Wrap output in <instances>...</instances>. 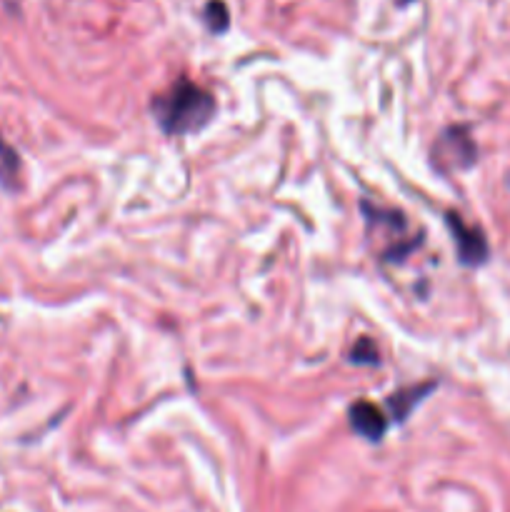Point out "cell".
<instances>
[{
	"label": "cell",
	"mask_w": 510,
	"mask_h": 512,
	"mask_svg": "<svg viewBox=\"0 0 510 512\" xmlns=\"http://www.w3.org/2000/svg\"><path fill=\"white\" fill-rule=\"evenodd\" d=\"M153 115L163 133L190 135L203 130L215 115V98L190 80H180L165 93L155 95Z\"/></svg>",
	"instance_id": "6da1fadb"
},
{
	"label": "cell",
	"mask_w": 510,
	"mask_h": 512,
	"mask_svg": "<svg viewBox=\"0 0 510 512\" xmlns=\"http://www.w3.org/2000/svg\"><path fill=\"white\" fill-rule=\"evenodd\" d=\"M445 220H448V228L453 233L460 263L470 265V268L483 265L488 260V240H485V235L478 228H473V225L463 223L458 213H448Z\"/></svg>",
	"instance_id": "7a4b0ae2"
},
{
	"label": "cell",
	"mask_w": 510,
	"mask_h": 512,
	"mask_svg": "<svg viewBox=\"0 0 510 512\" xmlns=\"http://www.w3.org/2000/svg\"><path fill=\"white\" fill-rule=\"evenodd\" d=\"M348 418L350 428L358 435H363L365 440H380L385 435V428H388L383 413L373 403H368V400H358L355 405H350Z\"/></svg>",
	"instance_id": "3957f363"
},
{
	"label": "cell",
	"mask_w": 510,
	"mask_h": 512,
	"mask_svg": "<svg viewBox=\"0 0 510 512\" xmlns=\"http://www.w3.org/2000/svg\"><path fill=\"white\" fill-rule=\"evenodd\" d=\"M440 145H448L450 148L448 158L453 160L455 168H468V165L475 163L478 148H475V143L470 140V135L465 133L463 128H450L448 133H443Z\"/></svg>",
	"instance_id": "277c9868"
},
{
	"label": "cell",
	"mask_w": 510,
	"mask_h": 512,
	"mask_svg": "<svg viewBox=\"0 0 510 512\" xmlns=\"http://www.w3.org/2000/svg\"><path fill=\"white\" fill-rule=\"evenodd\" d=\"M430 390H433V383H425V385H418V388H408V390H400V393L390 395V408H393L395 418L398 420H405L408 418L410 410L415 408V405L423 400V395H428Z\"/></svg>",
	"instance_id": "5b68a950"
},
{
	"label": "cell",
	"mask_w": 510,
	"mask_h": 512,
	"mask_svg": "<svg viewBox=\"0 0 510 512\" xmlns=\"http://www.w3.org/2000/svg\"><path fill=\"white\" fill-rule=\"evenodd\" d=\"M350 360L358 365H375L378 363V348H375L373 340L363 338L355 343V348L350 350Z\"/></svg>",
	"instance_id": "8992f818"
},
{
	"label": "cell",
	"mask_w": 510,
	"mask_h": 512,
	"mask_svg": "<svg viewBox=\"0 0 510 512\" xmlns=\"http://www.w3.org/2000/svg\"><path fill=\"white\" fill-rule=\"evenodd\" d=\"M18 168H20L18 155H15L8 145L0 143V175H3V183L13 180L15 175H18Z\"/></svg>",
	"instance_id": "52a82bcc"
},
{
	"label": "cell",
	"mask_w": 510,
	"mask_h": 512,
	"mask_svg": "<svg viewBox=\"0 0 510 512\" xmlns=\"http://www.w3.org/2000/svg\"><path fill=\"white\" fill-rule=\"evenodd\" d=\"M208 23L213 30H223L228 25V13H225L223 3H210L208 5Z\"/></svg>",
	"instance_id": "ba28073f"
}]
</instances>
